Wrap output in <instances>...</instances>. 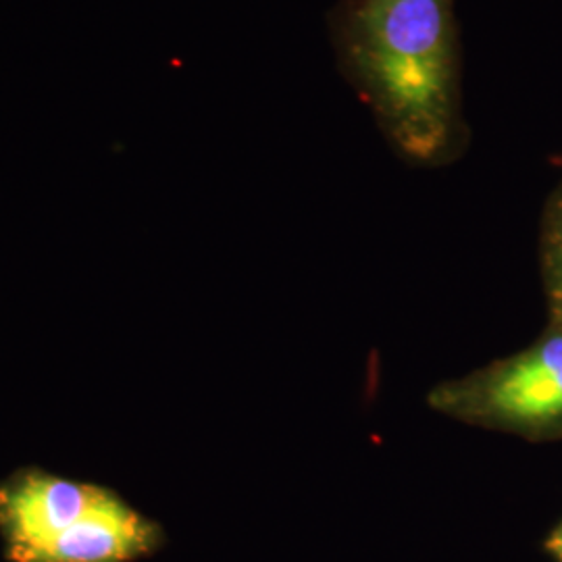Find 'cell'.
Masks as SVG:
<instances>
[{
	"label": "cell",
	"mask_w": 562,
	"mask_h": 562,
	"mask_svg": "<svg viewBox=\"0 0 562 562\" xmlns=\"http://www.w3.org/2000/svg\"><path fill=\"white\" fill-rule=\"evenodd\" d=\"M165 543L161 525L111 496L23 562H132Z\"/></svg>",
	"instance_id": "cell-4"
},
{
	"label": "cell",
	"mask_w": 562,
	"mask_h": 562,
	"mask_svg": "<svg viewBox=\"0 0 562 562\" xmlns=\"http://www.w3.org/2000/svg\"><path fill=\"white\" fill-rule=\"evenodd\" d=\"M427 404L454 422L529 440L562 438V325L521 352L436 385Z\"/></svg>",
	"instance_id": "cell-2"
},
{
	"label": "cell",
	"mask_w": 562,
	"mask_h": 562,
	"mask_svg": "<svg viewBox=\"0 0 562 562\" xmlns=\"http://www.w3.org/2000/svg\"><path fill=\"white\" fill-rule=\"evenodd\" d=\"M336 63L404 161L446 167L471 144L454 0H336Z\"/></svg>",
	"instance_id": "cell-1"
},
{
	"label": "cell",
	"mask_w": 562,
	"mask_h": 562,
	"mask_svg": "<svg viewBox=\"0 0 562 562\" xmlns=\"http://www.w3.org/2000/svg\"><path fill=\"white\" fill-rule=\"evenodd\" d=\"M540 259L552 323L562 325V183L543 209Z\"/></svg>",
	"instance_id": "cell-5"
},
{
	"label": "cell",
	"mask_w": 562,
	"mask_h": 562,
	"mask_svg": "<svg viewBox=\"0 0 562 562\" xmlns=\"http://www.w3.org/2000/svg\"><path fill=\"white\" fill-rule=\"evenodd\" d=\"M543 550L554 562H562V519L543 540Z\"/></svg>",
	"instance_id": "cell-6"
},
{
	"label": "cell",
	"mask_w": 562,
	"mask_h": 562,
	"mask_svg": "<svg viewBox=\"0 0 562 562\" xmlns=\"http://www.w3.org/2000/svg\"><path fill=\"white\" fill-rule=\"evenodd\" d=\"M113 492L42 471L0 483V533L11 562H23L106 503Z\"/></svg>",
	"instance_id": "cell-3"
}]
</instances>
